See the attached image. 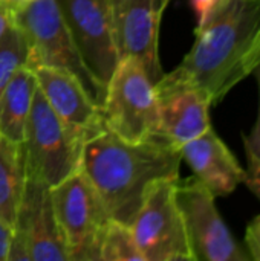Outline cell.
<instances>
[{
	"label": "cell",
	"instance_id": "obj_24",
	"mask_svg": "<svg viewBox=\"0 0 260 261\" xmlns=\"http://www.w3.org/2000/svg\"><path fill=\"white\" fill-rule=\"evenodd\" d=\"M12 23H14V11L0 3V37Z\"/></svg>",
	"mask_w": 260,
	"mask_h": 261
},
{
	"label": "cell",
	"instance_id": "obj_16",
	"mask_svg": "<svg viewBox=\"0 0 260 261\" xmlns=\"http://www.w3.org/2000/svg\"><path fill=\"white\" fill-rule=\"evenodd\" d=\"M26 182L23 144L0 133V217L14 229Z\"/></svg>",
	"mask_w": 260,
	"mask_h": 261
},
{
	"label": "cell",
	"instance_id": "obj_1",
	"mask_svg": "<svg viewBox=\"0 0 260 261\" xmlns=\"http://www.w3.org/2000/svg\"><path fill=\"white\" fill-rule=\"evenodd\" d=\"M181 162L179 148L161 136L130 142L104 130L84 144L80 170L109 217L130 225L156 180L179 179Z\"/></svg>",
	"mask_w": 260,
	"mask_h": 261
},
{
	"label": "cell",
	"instance_id": "obj_8",
	"mask_svg": "<svg viewBox=\"0 0 260 261\" xmlns=\"http://www.w3.org/2000/svg\"><path fill=\"white\" fill-rule=\"evenodd\" d=\"M175 197L182 214L188 245L195 261H248L221 217L216 197L196 177L178 179Z\"/></svg>",
	"mask_w": 260,
	"mask_h": 261
},
{
	"label": "cell",
	"instance_id": "obj_13",
	"mask_svg": "<svg viewBox=\"0 0 260 261\" xmlns=\"http://www.w3.org/2000/svg\"><path fill=\"white\" fill-rule=\"evenodd\" d=\"M29 69L51 109L64 124L77 132L84 142L106 130L103 109L95 104L83 84L72 73L49 66H31Z\"/></svg>",
	"mask_w": 260,
	"mask_h": 261
},
{
	"label": "cell",
	"instance_id": "obj_3",
	"mask_svg": "<svg viewBox=\"0 0 260 261\" xmlns=\"http://www.w3.org/2000/svg\"><path fill=\"white\" fill-rule=\"evenodd\" d=\"M14 23L28 43L26 66H49L72 73L101 109L106 101L103 87L80 57L63 20L57 0H32L14 12Z\"/></svg>",
	"mask_w": 260,
	"mask_h": 261
},
{
	"label": "cell",
	"instance_id": "obj_7",
	"mask_svg": "<svg viewBox=\"0 0 260 261\" xmlns=\"http://www.w3.org/2000/svg\"><path fill=\"white\" fill-rule=\"evenodd\" d=\"M176 182L178 179L156 180L130 223L144 261H195L175 197Z\"/></svg>",
	"mask_w": 260,
	"mask_h": 261
},
{
	"label": "cell",
	"instance_id": "obj_25",
	"mask_svg": "<svg viewBox=\"0 0 260 261\" xmlns=\"http://www.w3.org/2000/svg\"><path fill=\"white\" fill-rule=\"evenodd\" d=\"M28 2H32V0H0V3H2V5H5V6L11 8L14 12H15L18 8H21L25 3H28Z\"/></svg>",
	"mask_w": 260,
	"mask_h": 261
},
{
	"label": "cell",
	"instance_id": "obj_17",
	"mask_svg": "<svg viewBox=\"0 0 260 261\" xmlns=\"http://www.w3.org/2000/svg\"><path fill=\"white\" fill-rule=\"evenodd\" d=\"M100 261H144L130 225L113 219L107 222L101 239Z\"/></svg>",
	"mask_w": 260,
	"mask_h": 261
},
{
	"label": "cell",
	"instance_id": "obj_9",
	"mask_svg": "<svg viewBox=\"0 0 260 261\" xmlns=\"http://www.w3.org/2000/svg\"><path fill=\"white\" fill-rule=\"evenodd\" d=\"M6 261H69L51 188L26 177Z\"/></svg>",
	"mask_w": 260,
	"mask_h": 261
},
{
	"label": "cell",
	"instance_id": "obj_15",
	"mask_svg": "<svg viewBox=\"0 0 260 261\" xmlns=\"http://www.w3.org/2000/svg\"><path fill=\"white\" fill-rule=\"evenodd\" d=\"M35 89L32 70L20 66L0 96V133L14 142L23 144Z\"/></svg>",
	"mask_w": 260,
	"mask_h": 261
},
{
	"label": "cell",
	"instance_id": "obj_19",
	"mask_svg": "<svg viewBox=\"0 0 260 261\" xmlns=\"http://www.w3.org/2000/svg\"><path fill=\"white\" fill-rule=\"evenodd\" d=\"M245 156H247V168H245L247 177L244 184L260 200V158L247 148H245Z\"/></svg>",
	"mask_w": 260,
	"mask_h": 261
},
{
	"label": "cell",
	"instance_id": "obj_11",
	"mask_svg": "<svg viewBox=\"0 0 260 261\" xmlns=\"http://www.w3.org/2000/svg\"><path fill=\"white\" fill-rule=\"evenodd\" d=\"M172 0H110L113 35L121 58L132 57L143 63L150 80L164 75L159 60V28Z\"/></svg>",
	"mask_w": 260,
	"mask_h": 261
},
{
	"label": "cell",
	"instance_id": "obj_23",
	"mask_svg": "<svg viewBox=\"0 0 260 261\" xmlns=\"http://www.w3.org/2000/svg\"><path fill=\"white\" fill-rule=\"evenodd\" d=\"M14 229L0 217V261H6Z\"/></svg>",
	"mask_w": 260,
	"mask_h": 261
},
{
	"label": "cell",
	"instance_id": "obj_18",
	"mask_svg": "<svg viewBox=\"0 0 260 261\" xmlns=\"http://www.w3.org/2000/svg\"><path fill=\"white\" fill-rule=\"evenodd\" d=\"M28 43L20 28L12 23L0 37V96L20 66H26Z\"/></svg>",
	"mask_w": 260,
	"mask_h": 261
},
{
	"label": "cell",
	"instance_id": "obj_12",
	"mask_svg": "<svg viewBox=\"0 0 260 261\" xmlns=\"http://www.w3.org/2000/svg\"><path fill=\"white\" fill-rule=\"evenodd\" d=\"M158 102V133L178 148L211 127L210 99L176 70L155 83Z\"/></svg>",
	"mask_w": 260,
	"mask_h": 261
},
{
	"label": "cell",
	"instance_id": "obj_22",
	"mask_svg": "<svg viewBox=\"0 0 260 261\" xmlns=\"http://www.w3.org/2000/svg\"><path fill=\"white\" fill-rule=\"evenodd\" d=\"M190 2H192L193 11L198 18V26H199L210 17V14L215 11V8L218 6L221 0H190Z\"/></svg>",
	"mask_w": 260,
	"mask_h": 261
},
{
	"label": "cell",
	"instance_id": "obj_10",
	"mask_svg": "<svg viewBox=\"0 0 260 261\" xmlns=\"http://www.w3.org/2000/svg\"><path fill=\"white\" fill-rule=\"evenodd\" d=\"M57 5L81 60L107 90L120 61L110 0H57Z\"/></svg>",
	"mask_w": 260,
	"mask_h": 261
},
{
	"label": "cell",
	"instance_id": "obj_21",
	"mask_svg": "<svg viewBox=\"0 0 260 261\" xmlns=\"http://www.w3.org/2000/svg\"><path fill=\"white\" fill-rule=\"evenodd\" d=\"M254 72L257 73V81H259V113H257V121L251 133L248 136H244V147L260 158V66Z\"/></svg>",
	"mask_w": 260,
	"mask_h": 261
},
{
	"label": "cell",
	"instance_id": "obj_2",
	"mask_svg": "<svg viewBox=\"0 0 260 261\" xmlns=\"http://www.w3.org/2000/svg\"><path fill=\"white\" fill-rule=\"evenodd\" d=\"M259 66L260 0H221L175 70L218 104Z\"/></svg>",
	"mask_w": 260,
	"mask_h": 261
},
{
	"label": "cell",
	"instance_id": "obj_4",
	"mask_svg": "<svg viewBox=\"0 0 260 261\" xmlns=\"http://www.w3.org/2000/svg\"><path fill=\"white\" fill-rule=\"evenodd\" d=\"M84 139L51 109L38 87L25 128L26 177L57 187L80 170Z\"/></svg>",
	"mask_w": 260,
	"mask_h": 261
},
{
	"label": "cell",
	"instance_id": "obj_14",
	"mask_svg": "<svg viewBox=\"0 0 260 261\" xmlns=\"http://www.w3.org/2000/svg\"><path fill=\"white\" fill-rule=\"evenodd\" d=\"M182 161L215 197L231 194L247 177L234 154L224 144L219 135L210 127L201 136L185 142L179 148Z\"/></svg>",
	"mask_w": 260,
	"mask_h": 261
},
{
	"label": "cell",
	"instance_id": "obj_6",
	"mask_svg": "<svg viewBox=\"0 0 260 261\" xmlns=\"http://www.w3.org/2000/svg\"><path fill=\"white\" fill-rule=\"evenodd\" d=\"M57 222L69 261H100L104 228L110 220L81 170L51 188Z\"/></svg>",
	"mask_w": 260,
	"mask_h": 261
},
{
	"label": "cell",
	"instance_id": "obj_20",
	"mask_svg": "<svg viewBox=\"0 0 260 261\" xmlns=\"http://www.w3.org/2000/svg\"><path fill=\"white\" fill-rule=\"evenodd\" d=\"M245 246L251 260L260 261V216L254 217L245 232Z\"/></svg>",
	"mask_w": 260,
	"mask_h": 261
},
{
	"label": "cell",
	"instance_id": "obj_5",
	"mask_svg": "<svg viewBox=\"0 0 260 261\" xmlns=\"http://www.w3.org/2000/svg\"><path fill=\"white\" fill-rule=\"evenodd\" d=\"M103 118L106 130L130 142L159 136L155 83L136 58L118 61L107 84Z\"/></svg>",
	"mask_w": 260,
	"mask_h": 261
}]
</instances>
